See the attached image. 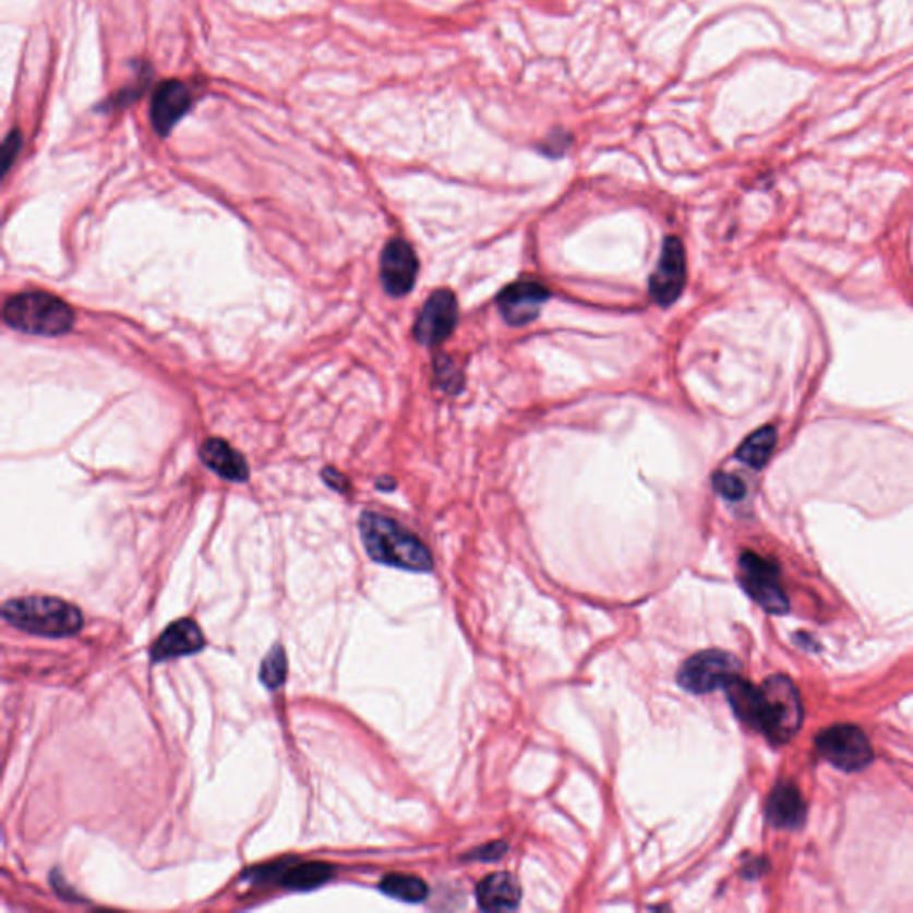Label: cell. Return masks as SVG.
<instances>
[{
    "instance_id": "4316f807",
    "label": "cell",
    "mask_w": 913,
    "mask_h": 913,
    "mask_svg": "<svg viewBox=\"0 0 913 913\" xmlns=\"http://www.w3.org/2000/svg\"><path fill=\"white\" fill-rule=\"evenodd\" d=\"M376 488L382 489V491H393V489L396 488V482L392 479V477H382V479H379V482H376Z\"/></svg>"
},
{
    "instance_id": "4fadbf2b",
    "label": "cell",
    "mask_w": 913,
    "mask_h": 913,
    "mask_svg": "<svg viewBox=\"0 0 913 913\" xmlns=\"http://www.w3.org/2000/svg\"><path fill=\"white\" fill-rule=\"evenodd\" d=\"M205 646L201 626L193 620H177L159 635L151 650L152 662L179 659L187 654L199 653Z\"/></svg>"
},
{
    "instance_id": "44dd1931",
    "label": "cell",
    "mask_w": 913,
    "mask_h": 913,
    "mask_svg": "<svg viewBox=\"0 0 913 913\" xmlns=\"http://www.w3.org/2000/svg\"><path fill=\"white\" fill-rule=\"evenodd\" d=\"M261 682L266 689H279L288 678V657L283 646L277 645L268 651L261 664Z\"/></svg>"
},
{
    "instance_id": "8fae6325",
    "label": "cell",
    "mask_w": 913,
    "mask_h": 913,
    "mask_svg": "<svg viewBox=\"0 0 913 913\" xmlns=\"http://www.w3.org/2000/svg\"><path fill=\"white\" fill-rule=\"evenodd\" d=\"M550 295L552 293L542 284L519 280L507 286L498 295L496 303H498L500 314L504 316L508 325L521 327L538 320L542 303L550 299Z\"/></svg>"
},
{
    "instance_id": "cb8c5ba5",
    "label": "cell",
    "mask_w": 913,
    "mask_h": 913,
    "mask_svg": "<svg viewBox=\"0 0 913 913\" xmlns=\"http://www.w3.org/2000/svg\"><path fill=\"white\" fill-rule=\"evenodd\" d=\"M20 147H22V134L19 131H11L10 136L5 137L4 145H2V168H4V171L10 170Z\"/></svg>"
},
{
    "instance_id": "9c48e42d",
    "label": "cell",
    "mask_w": 913,
    "mask_h": 913,
    "mask_svg": "<svg viewBox=\"0 0 913 913\" xmlns=\"http://www.w3.org/2000/svg\"><path fill=\"white\" fill-rule=\"evenodd\" d=\"M687 279L684 244L670 236L662 244L659 264L650 277V295L662 308H670L684 291Z\"/></svg>"
},
{
    "instance_id": "e0dca14e",
    "label": "cell",
    "mask_w": 913,
    "mask_h": 913,
    "mask_svg": "<svg viewBox=\"0 0 913 913\" xmlns=\"http://www.w3.org/2000/svg\"><path fill=\"white\" fill-rule=\"evenodd\" d=\"M724 693H726L728 701L732 705L733 712L737 716L744 724L758 730V721H760V701H762V693L760 687H755L752 682L741 678L738 674L732 676L724 684Z\"/></svg>"
},
{
    "instance_id": "5bb4252c",
    "label": "cell",
    "mask_w": 913,
    "mask_h": 913,
    "mask_svg": "<svg viewBox=\"0 0 913 913\" xmlns=\"http://www.w3.org/2000/svg\"><path fill=\"white\" fill-rule=\"evenodd\" d=\"M477 903L484 912H510L519 906L521 889L508 873H498L482 879L477 885Z\"/></svg>"
},
{
    "instance_id": "7a4b0ae2",
    "label": "cell",
    "mask_w": 913,
    "mask_h": 913,
    "mask_svg": "<svg viewBox=\"0 0 913 913\" xmlns=\"http://www.w3.org/2000/svg\"><path fill=\"white\" fill-rule=\"evenodd\" d=\"M2 617L19 630L41 637H70L83 628L77 606L61 598L29 597L5 601Z\"/></svg>"
},
{
    "instance_id": "5b68a950",
    "label": "cell",
    "mask_w": 913,
    "mask_h": 913,
    "mask_svg": "<svg viewBox=\"0 0 913 913\" xmlns=\"http://www.w3.org/2000/svg\"><path fill=\"white\" fill-rule=\"evenodd\" d=\"M820 755L837 769L845 772L864 771L873 762V746L858 726L836 724L817 735Z\"/></svg>"
},
{
    "instance_id": "ac0fdd59",
    "label": "cell",
    "mask_w": 913,
    "mask_h": 913,
    "mask_svg": "<svg viewBox=\"0 0 913 913\" xmlns=\"http://www.w3.org/2000/svg\"><path fill=\"white\" fill-rule=\"evenodd\" d=\"M334 867L327 862H302L291 860L279 876V884L289 890H313L333 879Z\"/></svg>"
},
{
    "instance_id": "d4e9b609",
    "label": "cell",
    "mask_w": 913,
    "mask_h": 913,
    "mask_svg": "<svg viewBox=\"0 0 913 913\" xmlns=\"http://www.w3.org/2000/svg\"><path fill=\"white\" fill-rule=\"evenodd\" d=\"M507 845L504 842H493V844L484 845L480 850H474L473 853L466 855V860H482V862H491V860H500L505 855Z\"/></svg>"
},
{
    "instance_id": "d6986e66",
    "label": "cell",
    "mask_w": 913,
    "mask_h": 913,
    "mask_svg": "<svg viewBox=\"0 0 913 913\" xmlns=\"http://www.w3.org/2000/svg\"><path fill=\"white\" fill-rule=\"evenodd\" d=\"M777 446V429L771 425L762 427L752 435H747L743 445L738 446L737 459L753 469H762L771 459Z\"/></svg>"
},
{
    "instance_id": "ba28073f",
    "label": "cell",
    "mask_w": 913,
    "mask_h": 913,
    "mask_svg": "<svg viewBox=\"0 0 913 913\" xmlns=\"http://www.w3.org/2000/svg\"><path fill=\"white\" fill-rule=\"evenodd\" d=\"M459 317V305L455 295L448 289H440L430 295L420 316L415 323L416 341L423 347H435L445 341L454 333Z\"/></svg>"
},
{
    "instance_id": "7402d4cb",
    "label": "cell",
    "mask_w": 913,
    "mask_h": 913,
    "mask_svg": "<svg viewBox=\"0 0 913 913\" xmlns=\"http://www.w3.org/2000/svg\"><path fill=\"white\" fill-rule=\"evenodd\" d=\"M434 372L437 384L441 389L457 395L462 389V375H460L459 368L455 367V362L448 356L435 357Z\"/></svg>"
},
{
    "instance_id": "603a6c76",
    "label": "cell",
    "mask_w": 913,
    "mask_h": 913,
    "mask_svg": "<svg viewBox=\"0 0 913 913\" xmlns=\"http://www.w3.org/2000/svg\"><path fill=\"white\" fill-rule=\"evenodd\" d=\"M712 484L713 489L723 498L733 500V502L744 498V494H746V484L738 477H735V474L723 473V471L716 473L713 474Z\"/></svg>"
},
{
    "instance_id": "7c38bea8",
    "label": "cell",
    "mask_w": 913,
    "mask_h": 913,
    "mask_svg": "<svg viewBox=\"0 0 913 913\" xmlns=\"http://www.w3.org/2000/svg\"><path fill=\"white\" fill-rule=\"evenodd\" d=\"M193 95L187 84L177 79L163 81L154 92L151 103L152 125L157 134L168 136L171 129L181 122L182 117L190 111Z\"/></svg>"
},
{
    "instance_id": "2e32d148",
    "label": "cell",
    "mask_w": 913,
    "mask_h": 913,
    "mask_svg": "<svg viewBox=\"0 0 913 913\" xmlns=\"http://www.w3.org/2000/svg\"><path fill=\"white\" fill-rule=\"evenodd\" d=\"M806 806L802 794L792 783H778L767 802V817L782 830L800 828L805 820Z\"/></svg>"
},
{
    "instance_id": "6da1fadb",
    "label": "cell",
    "mask_w": 913,
    "mask_h": 913,
    "mask_svg": "<svg viewBox=\"0 0 913 913\" xmlns=\"http://www.w3.org/2000/svg\"><path fill=\"white\" fill-rule=\"evenodd\" d=\"M359 530L373 561L407 572H432L434 561L425 544L395 519L384 514L362 513Z\"/></svg>"
},
{
    "instance_id": "52a82bcc",
    "label": "cell",
    "mask_w": 913,
    "mask_h": 913,
    "mask_svg": "<svg viewBox=\"0 0 913 913\" xmlns=\"http://www.w3.org/2000/svg\"><path fill=\"white\" fill-rule=\"evenodd\" d=\"M738 566L741 584L764 611L777 615L789 612V600L778 581L780 569L774 562L760 557L757 553L746 552L738 561Z\"/></svg>"
},
{
    "instance_id": "484cf974",
    "label": "cell",
    "mask_w": 913,
    "mask_h": 913,
    "mask_svg": "<svg viewBox=\"0 0 913 913\" xmlns=\"http://www.w3.org/2000/svg\"><path fill=\"white\" fill-rule=\"evenodd\" d=\"M323 480H325V484L331 485V488L333 489H336L337 493H348V491H350V484H348L347 477H345V474L343 473H339L337 469H323Z\"/></svg>"
},
{
    "instance_id": "ffe728a7",
    "label": "cell",
    "mask_w": 913,
    "mask_h": 913,
    "mask_svg": "<svg viewBox=\"0 0 913 913\" xmlns=\"http://www.w3.org/2000/svg\"><path fill=\"white\" fill-rule=\"evenodd\" d=\"M381 890L384 894L400 899L406 903H421L429 896L425 881L409 875H387L381 881Z\"/></svg>"
},
{
    "instance_id": "9a60e30c",
    "label": "cell",
    "mask_w": 913,
    "mask_h": 913,
    "mask_svg": "<svg viewBox=\"0 0 913 913\" xmlns=\"http://www.w3.org/2000/svg\"><path fill=\"white\" fill-rule=\"evenodd\" d=\"M201 459L207 468L229 482H244L249 479L247 460L227 441L216 437L205 441L201 448Z\"/></svg>"
},
{
    "instance_id": "8992f818",
    "label": "cell",
    "mask_w": 913,
    "mask_h": 913,
    "mask_svg": "<svg viewBox=\"0 0 913 913\" xmlns=\"http://www.w3.org/2000/svg\"><path fill=\"white\" fill-rule=\"evenodd\" d=\"M741 662L723 650H705L693 654L680 668V687L693 694H707L724 687L728 680L738 674Z\"/></svg>"
},
{
    "instance_id": "3957f363",
    "label": "cell",
    "mask_w": 913,
    "mask_h": 913,
    "mask_svg": "<svg viewBox=\"0 0 913 913\" xmlns=\"http://www.w3.org/2000/svg\"><path fill=\"white\" fill-rule=\"evenodd\" d=\"M69 303L45 291H27L11 297L4 305V322L20 333L35 336H63L74 327Z\"/></svg>"
},
{
    "instance_id": "30bf717a",
    "label": "cell",
    "mask_w": 913,
    "mask_h": 913,
    "mask_svg": "<svg viewBox=\"0 0 913 913\" xmlns=\"http://www.w3.org/2000/svg\"><path fill=\"white\" fill-rule=\"evenodd\" d=\"M418 268V257L407 241H389L381 255L382 288L392 297H404L415 288Z\"/></svg>"
},
{
    "instance_id": "277c9868",
    "label": "cell",
    "mask_w": 913,
    "mask_h": 913,
    "mask_svg": "<svg viewBox=\"0 0 913 913\" xmlns=\"http://www.w3.org/2000/svg\"><path fill=\"white\" fill-rule=\"evenodd\" d=\"M760 721L757 732L771 743L785 744L796 735L803 723L802 696L796 685L783 674H774L760 687Z\"/></svg>"
}]
</instances>
